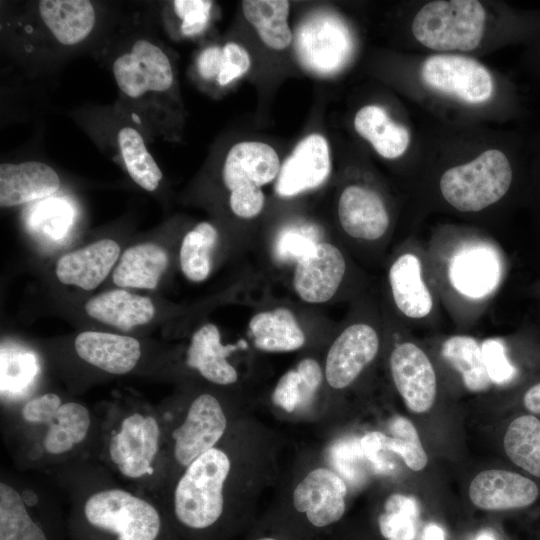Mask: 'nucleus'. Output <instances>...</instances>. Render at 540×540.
<instances>
[{"label":"nucleus","instance_id":"1","mask_svg":"<svg viewBox=\"0 0 540 540\" xmlns=\"http://www.w3.org/2000/svg\"><path fill=\"white\" fill-rule=\"evenodd\" d=\"M164 522L149 501L122 489L89 496L82 508L79 540H162Z\"/></svg>","mask_w":540,"mask_h":540},{"label":"nucleus","instance_id":"2","mask_svg":"<svg viewBox=\"0 0 540 540\" xmlns=\"http://www.w3.org/2000/svg\"><path fill=\"white\" fill-rule=\"evenodd\" d=\"M227 454L212 448L192 461L180 477L173 496L174 516L190 530H205L220 519L223 487L230 472Z\"/></svg>","mask_w":540,"mask_h":540},{"label":"nucleus","instance_id":"3","mask_svg":"<svg viewBox=\"0 0 540 540\" xmlns=\"http://www.w3.org/2000/svg\"><path fill=\"white\" fill-rule=\"evenodd\" d=\"M512 183L506 155L489 149L472 161L447 169L439 180L444 200L460 212H478L501 200Z\"/></svg>","mask_w":540,"mask_h":540},{"label":"nucleus","instance_id":"4","mask_svg":"<svg viewBox=\"0 0 540 540\" xmlns=\"http://www.w3.org/2000/svg\"><path fill=\"white\" fill-rule=\"evenodd\" d=\"M281 163L275 149L260 141H242L228 151L222 178L230 191L229 206L239 218L251 219L261 213L265 196L261 187L274 181Z\"/></svg>","mask_w":540,"mask_h":540},{"label":"nucleus","instance_id":"5","mask_svg":"<svg viewBox=\"0 0 540 540\" xmlns=\"http://www.w3.org/2000/svg\"><path fill=\"white\" fill-rule=\"evenodd\" d=\"M486 13L479 1H432L415 15L412 33L435 51H471L481 42Z\"/></svg>","mask_w":540,"mask_h":540},{"label":"nucleus","instance_id":"6","mask_svg":"<svg viewBox=\"0 0 540 540\" xmlns=\"http://www.w3.org/2000/svg\"><path fill=\"white\" fill-rule=\"evenodd\" d=\"M112 72L119 90L134 100L148 93L168 92L174 84L169 57L147 39L135 41L128 52L115 58Z\"/></svg>","mask_w":540,"mask_h":540},{"label":"nucleus","instance_id":"7","mask_svg":"<svg viewBox=\"0 0 540 540\" xmlns=\"http://www.w3.org/2000/svg\"><path fill=\"white\" fill-rule=\"evenodd\" d=\"M426 85L470 104L484 103L493 93L488 70L473 58L457 54L428 57L420 70Z\"/></svg>","mask_w":540,"mask_h":540},{"label":"nucleus","instance_id":"8","mask_svg":"<svg viewBox=\"0 0 540 540\" xmlns=\"http://www.w3.org/2000/svg\"><path fill=\"white\" fill-rule=\"evenodd\" d=\"M388 284L393 304L405 319L419 324L435 315V292L426 273L423 254L414 247L401 252L392 261Z\"/></svg>","mask_w":540,"mask_h":540},{"label":"nucleus","instance_id":"9","mask_svg":"<svg viewBox=\"0 0 540 540\" xmlns=\"http://www.w3.org/2000/svg\"><path fill=\"white\" fill-rule=\"evenodd\" d=\"M160 429L152 415L133 413L125 417L109 440V456L119 472L131 479L152 471L159 449Z\"/></svg>","mask_w":540,"mask_h":540},{"label":"nucleus","instance_id":"10","mask_svg":"<svg viewBox=\"0 0 540 540\" xmlns=\"http://www.w3.org/2000/svg\"><path fill=\"white\" fill-rule=\"evenodd\" d=\"M389 366L407 408L415 413L431 409L437 395V376L425 351L414 341H401L391 351Z\"/></svg>","mask_w":540,"mask_h":540},{"label":"nucleus","instance_id":"11","mask_svg":"<svg viewBox=\"0 0 540 540\" xmlns=\"http://www.w3.org/2000/svg\"><path fill=\"white\" fill-rule=\"evenodd\" d=\"M380 336L375 326L366 322L348 325L331 344L325 362L327 383L335 389L351 385L375 359Z\"/></svg>","mask_w":540,"mask_h":540},{"label":"nucleus","instance_id":"12","mask_svg":"<svg viewBox=\"0 0 540 540\" xmlns=\"http://www.w3.org/2000/svg\"><path fill=\"white\" fill-rule=\"evenodd\" d=\"M297 51L300 61L308 69L320 74L333 73L349 55L348 32L335 17L316 14L300 26Z\"/></svg>","mask_w":540,"mask_h":540},{"label":"nucleus","instance_id":"13","mask_svg":"<svg viewBox=\"0 0 540 540\" xmlns=\"http://www.w3.org/2000/svg\"><path fill=\"white\" fill-rule=\"evenodd\" d=\"M346 268V260L339 248L328 242H318L296 261L293 288L307 303L327 302L339 289Z\"/></svg>","mask_w":540,"mask_h":540},{"label":"nucleus","instance_id":"14","mask_svg":"<svg viewBox=\"0 0 540 540\" xmlns=\"http://www.w3.org/2000/svg\"><path fill=\"white\" fill-rule=\"evenodd\" d=\"M227 427L219 401L201 394L191 403L183 423L174 431V457L187 467L197 457L214 448Z\"/></svg>","mask_w":540,"mask_h":540},{"label":"nucleus","instance_id":"15","mask_svg":"<svg viewBox=\"0 0 540 540\" xmlns=\"http://www.w3.org/2000/svg\"><path fill=\"white\" fill-rule=\"evenodd\" d=\"M331 172V158L326 138L312 133L298 142L281 164L275 192L281 198L295 197L325 183Z\"/></svg>","mask_w":540,"mask_h":540},{"label":"nucleus","instance_id":"16","mask_svg":"<svg viewBox=\"0 0 540 540\" xmlns=\"http://www.w3.org/2000/svg\"><path fill=\"white\" fill-rule=\"evenodd\" d=\"M539 495V487L532 479L501 469L480 472L469 487L473 505L487 511L527 509L537 502Z\"/></svg>","mask_w":540,"mask_h":540},{"label":"nucleus","instance_id":"17","mask_svg":"<svg viewBox=\"0 0 540 540\" xmlns=\"http://www.w3.org/2000/svg\"><path fill=\"white\" fill-rule=\"evenodd\" d=\"M347 487L327 468L310 471L293 492V505L305 513L315 527H325L341 519L345 512Z\"/></svg>","mask_w":540,"mask_h":540},{"label":"nucleus","instance_id":"18","mask_svg":"<svg viewBox=\"0 0 540 540\" xmlns=\"http://www.w3.org/2000/svg\"><path fill=\"white\" fill-rule=\"evenodd\" d=\"M337 212L344 232L360 241H377L390 227V215L382 197L359 184H351L342 191Z\"/></svg>","mask_w":540,"mask_h":540},{"label":"nucleus","instance_id":"19","mask_svg":"<svg viewBox=\"0 0 540 540\" xmlns=\"http://www.w3.org/2000/svg\"><path fill=\"white\" fill-rule=\"evenodd\" d=\"M60 187L56 171L39 161L0 165V205L12 207L47 197Z\"/></svg>","mask_w":540,"mask_h":540},{"label":"nucleus","instance_id":"20","mask_svg":"<svg viewBox=\"0 0 540 540\" xmlns=\"http://www.w3.org/2000/svg\"><path fill=\"white\" fill-rule=\"evenodd\" d=\"M120 254V246L111 239L98 240L63 255L56 266L60 282L84 290L96 288L108 275Z\"/></svg>","mask_w":540,"mask_h":540},{"label":"nucleus","instance_id":"21","mask_svg":"<svg viewBox=\"0 0 540 540\" xmlns=\"http://www.w3.org/2000/svg\"><path fill=\"white\" fill-rule=\"evenodd\" d=\"M75 349L87 363L117 375L131 371L141 356L140 343L135 338L97 331L80 333Z\"/></svg>","mask_w":540,"mask_h":540},{"label":"nucleus","instance_id":"22","mask_svg":"<svg viewBox=\"0 0 540 540\" xmlns=\"http://www.w3.org/2000/svg\"><path fill=\"white\" fill-rule=\"evenodd\" d=\"M38 10L53 37L65 46L87 38L96 21L94 6L87 0H42Z\"/></svg>","mask_w":540,"mask_h":540},{"label":"nucleus","instance_id":"23","mask_svg":"<svg viewBox=\"0 0 540 540\" xmlns=\"http://www.w3.org/2000/svg\"><path fill=\"white\" fill-rule=\"evenodd\" d=\"M234 349L235 346H223L218 327L207 323L193 334L186 363L212 383L233 384L237 381L238 374L227 361V356Z\"/></svg>","mask_w":540,"mask_h":540},{"label":"nucleus","instance_id":"24","mask_svg":"<svg viewBox=\"0 0 540 540\" xmlns=\"http://www.w3.org/2000/svg\"><path fill=\"white\" fill-rule=\"evenodd\" d=\"M85 311L93 319L128 331L148 323L155 308L148 297L125 290H111L91 298L85 304Z\"/></svg>","mask_w":540,"mask_h":540},{"label":"nucleus","instance_id":"25","mask_svg":"<svg viewBox=\"0 0 540 540\" xmlns=\"http://www.w3.org/2000/svg\"><path fill=\"white\" fill-rule=\"evenodd\" d=\"M248 327L255 347L261 351L290 352L306 342L295 314L286 307L256 313Z\"/></svg>","mask_w":540,"mask_h":540},{"label":"nucleus","instance_id":"26","mask_svg":"<svg viewBox=\"0 0 540 540\" xmlns=\"http://www.w3.org/2000/svg\"><path fill=\"white\" fill-rule=\"evenodd\" d=\"M168 265L164 248L155 243H141L123 253L113 272V282L120 287L154 289Z\"/></svg>","mask_w":540,"mask_h":540},{"label":"nucleus","instance_id":"27","mask_svg":"<svg viewBox=\"0 0 540 540\" xmlns=\"http://www.w3.org/2000/svg\"><path fill=\"white\" fill-rule=\"evenodd\" d=\"M354 128L386 159L400 157L409 146L408 129L394 122L387 111L377 105H366L358 110L354 118Z\"/></svg>","mask_w":540,"mask_h":540},{"label":"nucleus","instance_id":"28","mask_svg":"<svg viewBox=\"0 0 540 540\" xmlns=\"http://www.w3.org/2000/svg\"><path fill=\"white\" fill-rule=\"evenodd\" d=\"M242 10L262 42L273 50H284L293 39L288 24L290 4L286 0H245Z\"/></svg>","mask_w":540,"mask_h":540},{"label":"nucleus","instance_id":"29","mask_svg":"<svg viewBox=\"0 0 540 540\" xmlns=\"http://www.w3.org/2000/svg\"><path fill=\"white\" fill-rule=\"evenodd\" d=\"M444 360L462 378L465 387L472 392H482L493 384L483 357L482 346L467 335L448 337L441 346Z\"/></svg>","mask_w":540,"mask_h":540},{"label":"nucleus","instance_id":"30","mask_svg":"<svg viewBox=\"0 0 540 540\" xmlns=\"http://www.w3.org/2000/svg\"><path fill=\"white\" fill-rule=\"evenodd\" d=\"M503 447L516 466L540 479V419L536 415L514 418L504 434Z\"/></svg>","mask_w":540,"mask_h":540},{"label":"nucleus","instance_id":"31","mask_svg":"<svg viewBox=\"0 0 540 540\" xmlns=\"http://www.w3.org/2000/svg\"><path fill=\"white\" fill-rule=\"evenodd\" d=\"M323 378L319 363L313 358L301 360L277 382L272 394L274 404L286 412L307 405L319 389Z\"/></svg>","mask_w":540,"mask_h":540},{"label":"nucleus","instance_id":"32","mask_svg":"<svg viewBox=\"0 0 540 540\" xmlns=\"http://www.w3.org/2000/svg\"><path fill=\"white\" fill-rule=\"evenodd\" d=\"M90 424V413L85 406L76 402L62 404L48 424L43 441L45 450L53 455L68 452L85 439Z\"/></svg>","mask_w":540,"mask_h":540},{"label":"nucleus","instance_id":"33","mask_svg":"<svg viewBox=\"0 0 540 540\" xmlns=\"http://www.w3.org/2000/svg\"><path fill=\"white\" fill-rule=\"evenodd\" d=\"M117 143L132 180L146 191L156 190L163 174L141 134L133 127H122L117 134Z\"/></svg>","mask_w":540,"mask_h":540},{"label":"nucleus","instance_id":"34","mask_svg":"<svg viewBox=\"0 0 540 540\" xmlns=\"http://www.w3.org/2000/svg\"><path fill=\"white\" fill-rule=\"evenodd\" d=\"M218 239L216 228L200 222L183 238L180 248V266L185 277L192 282H202L210 274L211 256Z\"/></svg>","mask_w":540,"mask_h":540},{"label":"nucleus","instance_id":"35","mask_svg":"<svg viewBox=\"0 0 540 540\" xmlns=\"http://www.w3.org/2000/svg\"><path fill=\"white\" fill-rule=\"evenodd\" d=\"M420 515V505L414 497L393 494L378 517L379 531L386 540H417Z\"/></svg>","mask_w":540,"mask_h":540},{"label":"nucleus","instance_id":"36","mask_svg":"<svg viewBox=\"0 0 540 540\" xmlns=\"http://www.w3.org/2000/svg\"><path fill=\"white\" fill-rule=\"evenodd\" d=\"M388 428L390 436L386 438V449L399 455L414 471L425 468L428 456L412 422L405 417L395 416Z\"/></svg>","mask_w":540,"mask_h":540},{"label":"nucleus","instance_id":"37","mask_svg":"<svg viewBox=\"0 0 540 540\" xmlns=\"http://www.w3.org/2000/svg\"><path fill=\"white\" fill-rule=\"evenodd\" d=\"M213 2L209 0H175L172 7L180 19V31L186 37L200 34L206 27Z\"/></svg>","mask_w":540,"mask_h":540},{"label":"nucleus","instance_id":"38","mask_svg":"<svg viewBox=\"0 0 540 540\" xmlns=\"http://www.w3.org/2000/svg\"><path fill=\"white\" fill-rule=\"evenodd\" d=\"M251 58L248 51L238 43L227 42L222 47V66L217 83L226 86L250 69Z\"/></svg>","mask_w":540,"mask_h":540},{"label":"nucleus","instance_id":"39","mask_svg":"<svg viewBox=\"0 0 540 540\" xmlns=\"http://www.w3.org/2000/svg\"><path fill=\"white\" fill-rule=\"evenodd\" d=\"M482 352L492 382L503 384L510 381L514 370L506 358L502 344L496 340H487L482 344Z\"/></svg>","mask_w":540,"mask_h":540},{"label":"nucleus","instance_id":"40","mask_svg":"<svg viewBox=\"0 0 540 540\" xmlns=\"http://www.w3.org/2000/svg\"><path fill=\"white\" fill-rule=\"evenodd\" d=\"M61 405L58 395L47 393L28 401L22 409V417L31 423L49 424Z\"/></svg>","mask_w":540,"mask_h":540},{"label":"nucleus","instance_id":"41","mask_svg":"<svg viewBox=\"0 0 540 540\" xmlns=\"http://www.w3.org/2000/svg\"><path fill=\"white\" fill-rule=\"evenodd\" d=\"M222 66V47L213 45L205 48L197 57L196 68L204 80L218 78Z\"/></svg>","mask_w":540,"mask_h":540},{"label":"nucleus","instance_id":"42","mask_svg":"<svg viewBox=\"0 0 540 540\" xmlns=\"http://www.w3.org/2000/svg\"><path fill=\"white\" fill-rule=\"evenodd\" d=\"M386 438L382 432L372 431L365 434L361 439V447L365 456L377 467H382V453L388 451L386 449Z\"/></svg>","mask_w":540,"mask_h":540},{"label":"nucleus","instance_id":"43","mask_svg":"<svg viewBox=\"0 0 540 540\" xmlns=\"http://www.w3.org/2000/svg\"><path fill=\"white\" fill-rule=\"evenodd\" d=\"M522 404L528 413L540 415V382L533 384L524 392Z\"/></svg>","mask_w":540,"mask_h":540},{"label":"nucleus","instance_id":"44","mask_svg":"<svg viewBox=\"0 0 540 540\" xmlns=\"http://www.w3.org/2000/svg\"><path fill=\"white\" fill-rule=\"evenodd\" d=\"M422 540H446V534L439 524L431 522L424 529Z\"/></svg>","mask_w":540,"mask_h":540},{"label":"nucleus","instance_id":"45","mask_svg":"<svg viewBox=\"0 0 540 540\" xmlns=\"http://www.w3.org/2000/svg\"><path fill=\"white\" fill-rule=\"evenodd\" d=\"M472 540H497L495 534L489 530H482Z\"/></svg>","mask_w":540,"mask_h":540},{"label":"nucleus","instance_id":"46","mask_svg":"<svg viewBox=\"0 0 540 540\" xmlns=\"http://www.w3.org/2000/svg\"><path fill=\"white\" fill-rule=\"evenodd\" d=\"M257 540H278V539L271 538V537H262V538H259Z\"/></svg>","mask_w":540,"mask_h":540}]
</instances>
